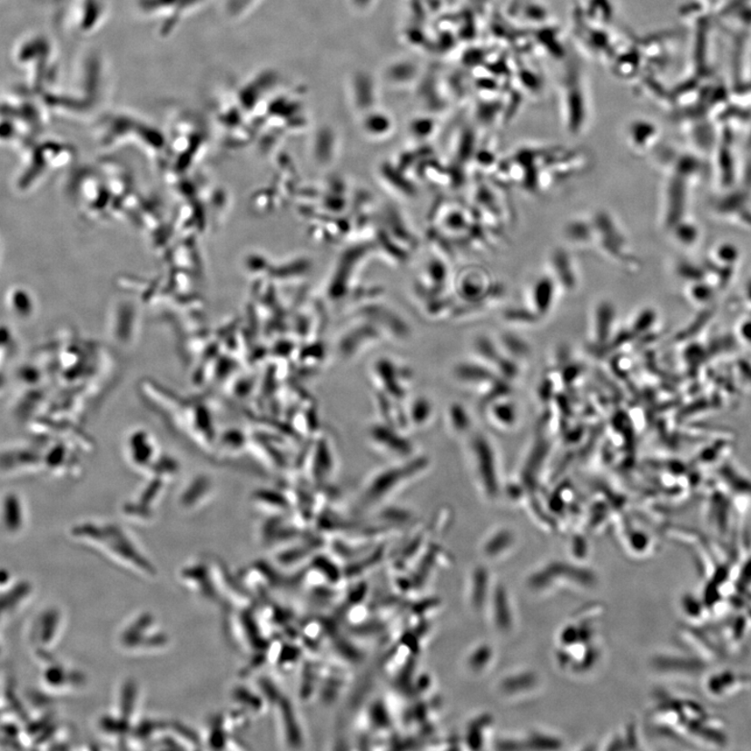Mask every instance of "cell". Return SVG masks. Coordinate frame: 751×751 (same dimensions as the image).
I'll list each match as a JSON object with an SVG mask.
<instances>
[{"instance_id": "obj_1", "label": "cell", "mask_w": 751, "mask_h": 751, "mask_svg": "<svg viewBox=\"0 0 751 751\" xmlns=\"http://www.w3.org/2000/svg\"><path fill=\"white\" fill-rule=\"evenodd\" d=\"M584 70L571 64L558 83L561 122L568 134L578 136L587 128L591 115V87Z\"/></svg>"}, {"instance_id": "obj_2", "label": "cell", "mask_w": 751, "mask_h": 751, "mask_svg": "<svg viewBox=\"0 0 751 751\" xmlns=\"http://www.w3.org/2000/svg\"><path fill=\"white\" fill-rule=\"evenodd\" d=\"M657 132L654 123L645 118H636L627 124L626 135L631 149L643 153L654 145Z\"/></svg>"}, {"instance_id": "obj_3", "label": "cell", "mask_w": 751, "mask_h": 751, "mask_svg": "<svg viewBox=\"0 0 751 751\" xmlns=\"http://www.w3.org/2000/svg\"><path fill=\"white\" fill-rule=\"evenodd\" d=\"M489 574L483 568H477L469 575V585L467 584V600L474 612H481L484 602H486L484 599L488 598L489 592Z\"/></svg>"}, {"instance_id": "obj_4", "label": "cell", "mask_w": 751, "mask_h": 751, "mask_svg": "<svg viewBox=\"0 0 751 751\" xmlns=\"http://www.w3.org/2000/svg\"><path fill=\"white\" fill-rule=\"evenodd\" d=\"M557 291L558 285L549 275L539 278L536 282L532 283L529 290V299L532 306L539 312L548 311Z\"/></svg>"}, {"instance_id": "obj_5", "label": "cell", "mask_w": 751, "mask_h": 751, "mask_svg": "<svg viewBox=\"0 0 751 751\" xmlns=\"http://www.w3.org/2000/svg\"><path fill=\"white\" fill-rule=\"evenodd\" d=\"M550 268L552 272L550 277L554 282L558 286L559 284L567 290L574 289L577 283V273L574 272V266L570 261V257L567 256L563 252H553L550 257Z\"/></svg>"}, {"instance_id": "obj_6", "label": "cell", "mask_w": 751, "mask_h": 751, "mask_svg": "<svg viewBox=\"0 0 751 751\" xmlns=\"http://www.w3.org/2000/svg\"><path fill=\"white\" fill-rule=\"evenodd\" d=\"M584 15L588 18L593 27L605 29L613 18V5L609 0H585L581 6Z\"/></svg>"}, {"instance_id": "obj_7", "label": "cell", "mask_w": 751, "mask_h": 751, "mask_svg": "<svg viewBox=\"0 0 751 751\" xmlns=\"http://www.w3.org/2000/svg\"><path fill=\"white\" fill-rule=\"evenodd\" d=\"M494 650L487 644L477 645L469 650L465 657L466 670L472 675H481L494 658Z\"/></svg>"}, {"instance_id": "obj_8", "label": "cell", "mask_w": 751, "mask_h": 751, "mask_svg": "<svg viewBox=\"0 0 751 751\" xmlns=\"http://www.w3.org/2000/svg\"><path fill=\"white\" fill-rule=\"evenodd\" d=\"M494 593V609H490L491 617L494 616V618H491V621L494 620V627L497 630L507 633L511 629L512 620H514L510 612L511 608H509L507 596L502 588L495 589Z\"/></svg>"}]
</instances>
